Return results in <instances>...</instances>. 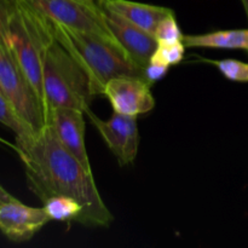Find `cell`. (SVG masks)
Listing matches in <instances>:
<instances>
[{
  "label": "cell",
  "mask_w": 248,
  "mask_h": 248,
  "mask_svg": "<svg viewBox=\"0 0 248 248\" xmlns=\"http://www.w3.org/2000/svg\"><path fill=\"white\" fill-rule=\"evenodd\" d=\"M14 149L24 165L29 189L43 202L53 196H68L82 206L79 224L107 228L114 222L92 171L63 147L48 124L29 138L16 140Z\"/></svg>",
  "instance_id": "1"
},
{
  "label": "cell",
  "mask_w": 248,
  "mask_h": 248,
  "mask_svg": "<svg viewBox=\"0 0 248 248\" xmlns=\"http://www.w3.org/2000/svg\"><path fill=\"white\" fill-rule=\"evenodd\" d=\"M51 24L55 38L89 75L92 96L103 94L106 84L114 78L125 75L145 78L144 68L136 63L118 41L55 22Z\"/></svg>",
  "instance_id": "2"
},
{
  "label": "cell",
  "mask_w": 248,
  "mask_h": 248,
  "mask_svg": "<svg viewBox=\"0 0 248 248\" xmlns=\"http://www.w3.org/2000/svg\"><path fill=\"white\" fill-rule=\"evenodd\" d=\"M53 39L50 19L23 0H11L4 43L43 104L44 53Z\"/></svg>",
  "instance_id": "3"
},
{
  "label": "cell",
  "mask_w": 248,
  "mask_h": 248,
  "mask_svg": "<svg viewBox=\"0 0 248 248\" xmlns=\"http://www.w3.org/2000/svg\"><path fill=\"white\" fill-rule=\"evenodd\" d=\"M90 78L57 39L46 47L43 60V99L45 115L53 108L86 110L92 98Z\"/></svg>",
  "instance_id": "4"
},
{
  "label": "cell",
  "mask_w": 248,
  "mask_h": 248,
  "mask_svg": "<svg viewBox=\"0 0 248 248\" xmlns=\"http://www.w3.org/2000/svg\"><path fill=\"white\" fill-rule=\"evenodd\" d=\"M0 89L34 131L38 132L46 125L45 109L40 97L4 41H0Z\"/></svg>",
  "instance_id": "5"
},
{
  "label": "cell",
  "mask_w": 248,
  "mask_h": 248,
  "mask_svg": "<svg viewBox=\"0 0 248 248\" xmlns=\"http://www.w3.org/2000/svg\"><path fill=\"white\" fill-rule=\"evenodd\" d=\"M51 22L115 40L104 21V10L89 0H23Z\"/></svg>",
  "instance_id": "6"
},
{
  "label": "cell",
  "mask_w": 248,
  "mask_h": 248,
  "mask_svg": "<svg viewBox=\"0 0 248 248\" xmlns=\"http://www.w3.org/2000/svg\"><path fill=\"white\" fill-rule=\"evenodd\" d=\"M90 121L99 131L106 144L118 159L120 166L132 164L140 147L137 116L123 115L114 111L108 120H102L90 108L85 110Z\"/></svg>",
  "instance_id": "7"
},
{
  "label": "cell",
  "mask_w": 248,
  "mask_h": 248,
  "mask_svg": "<svg viewBox=\"0 0 248 248\" xmlns=\"http://www.w3.org/2000/svg\"><path fill=\"white\" fill-rule=\"evenodd\" d=\"M152 85L142 77H118L107 82L103 96L108 98L115 113L138 116L149 113L155 107V98L150 91Z\"/></svg>",
  "instance_id": "8"
},
{
  "label": "cell",
  "mask_w": 248,
  "mask_h": 248,
  "mask_svg": "<svg viewBox=\"0 0 248 248\" xmlns=\"http://www.w3.org/2000/svg\"><path fill=\"white\" fill-rule=\"evenodd\" d=\"M48 222L44 207H31L17 199L0 203V232L14 242L28 241Z\"/></svg>",
  "instance_id": "9"
},
{
  "label": "cell",
  "mask_w": 248,
  "mask_h": 248,
  "mask_svg": "<svg viewBox=\"0 0 248 248\" xmlns=\"http://www.w3.org/2000/svg\"><path fill=\"white\" fill-rule=\"evenodd\" d=\"M85 111L75 108H53L46 113V124L58 140L87 170L92 171L85 145Z\"/></svg>",
  "instance_id": "10"
},
{
  "label": "cell",
  "mask_w": 248,
  "mask_h": 248,
  "mask_svg": "<svg viewBox=\"0 0 248 248\" xmlns=\"http://www.w3.org/2000/svg\"><path fill=\"white\" fill-rule=\"evenodd\" d=\"M104 10V21L110 33L119 44L125 48L136 63L145 68L159 43L154 35L138 28L114 12Z\"/></svg>",
  "instance_id": "11"
},
{
  "label": "cell",
  "mask_w": 248,
  "mask_h": 248,
  "mask_svg": "<svg viewBox=\"0 0 248 248\" xmlns=\"http://www.w3.org/2000/svg\"><path fill=\"white\" fill-rule=\"evenodd\" d=\"M101 6L127 19L138 28L155 35L157 26L164 18L174 12L171 9L142 4L130 0H101Z\"/></svg>",
  "instance_id": "12"
},
{
  "label": "cell",
  "mask_w": 248,
  "mask_h": 248,
  "mask_svg": "<svg viewBox=\"0 0 248 248\" xmlns=\"http://www.w3.org/2000/svg\"><path fill=\"white\" fill-rule=\"evenodd\" d=\"M186 47L248 50V29L218 31L200 35H183Z\"/></svg>",
  "instance_id": "13"
},
{
  "label": "cell",
  "mask_w": 248,
  "mask_h": 248,
  "mask_svg": "<svg viewBox=\"0 0 248 248\" xmlns=\"http://www.w3.org/2000/svg\"><path fill=\"white\" fill-rule=\"evenodd\" d=\"M43 203L44 210L50 220L80 223L84 210L79 201L75 199L68 196H53Z\"/></svg>",
  "instance_id": "14"
},
{
  "label": "cell",
  "mask_w": 248,
  "mask_h": 248,
  "mask_svg": "<svg viewBox=\"0 0 248 248\" xmlns=\"http://www.w3.org/2000/svg\"><path fill=\"white\" fill-rule=\"evenodd\" d=\"M0 123L14 131L16 135V140H26L36 132L19 115L14 104L7 99V97L1 91H0Z\"/></svg>",
  "instance_id": "15"
},
{
  "label": "cell",
  "mask_w": 248,
  "mask_h": 248,
  "mask_svg": "<svg viewBox=\"0 0 248 248\" xmlns=\"http://www.w3.org/2000/svg\"><path fill=\"white\" fill-rule=\"evenodd\" d=\"M154 36L157 43H159V45H167V44L183 41V33L179 29L174 14L170 15V16H167L166 18L160 22Z\"/></svg>",
  "instance_id": "16"
},
{
  "label": "cell",
  "mask_w": 248,
  "mask_h": 248,
  "mask_svg": "<svg viewBox=\"0 0 248 248\" xmlns=\"http://www.w3.org/2000/svg\"><path fill=\"white\" fill-rule=\"evenodd\" d=\"M227 79L237 82H248V63L237 60L210 61Z\"/></svg>",
  "instance_id": "17"
},
{
  "label": "cell",
  "mask_w": 248,
  "mask_h": 248,
  "mask_svg": "<svg viewBox=\"0 0 248 248\" xmlns=\"http://www.w3.org/2000/svg\"><path fill=\"white\" fill-rule=\"evenodd\" d=\"M184 51H186V45L183 41H179V43L167 44V45H159L155 53L171 67L182 62L184 57Z\"/></svg>",
  "instance_id": "18"
},
{
  "label": "cell",
  "mask_w": 248,
  "mask_h": 248,
  "mask_svg": "<svg viewBox=\"0 0 248 248\" xmlns=\"http://www.w3.org/2000/svg\"><path fill=\"white\" fill-rule=\"evenodd\" d=\"M169 68L170 65L167 64L161 57H159V56L154 52L152 57H150L148 64L145 65L144 68L145 78H147L152 84H154L155 81L162 79V78L166 75Z\"/></svg>",
  "instance_id": "19"
},
{
  "label": "cell",
  "mask_w": 248,
  "mask_h": 248,
  "mask_svg": "<svg viewBox=\"0 0 248 248\" xmlns=\"http://www.w3.org/2000/svg\"><path fill=\"white\" fill-rule=\"evenodd\" d=\"M11 0H0V41H4Z\"/></svg>",
  "instance_id": "20"
},
{
  "label": "cell",
  "mask_w": 248,
  "mask_h": 248,
  "mask_svg": "<svg viewBox=\"0 0 248 248\" xmlns=\"http://www.w3.org/2000/svg\"><path fill=\"white\" fill-rule=\"evenodd\" d=\"M14 199H15L14 196L10 195V194L7 193V191L5 190L1 186H0V203L6 202V201H11V200H14Z\"/></svg>",
  "instance_id": "21"
},
{
  "label": "cell",
  "mask_w": 248,
  "mask_h": 248,
  "mask_svg": "<svg viewBox=\"0 0 248 248\" xmlns=\"http://www.w3.org/2000/svg\"><path fill=\"white\" fill-rule=\"evenodd\" d=\"M241 1H242V5H244V9L245 11H246L247 18H248V0H241Z\"/></svg>",
  "instance_id": "22"
},
{
  "label": "cell",
  "mask_w": 248,
  "mask_h": 248,
  "mask_svg": "<svg viewBox=\"0 0 248 248\" xmlns=\"http://www.w3.org/2000/svg\"><path fill=\"white\" fill-rule=\"evenodd\" d=\"M89 1H92V2H97V4H99L101 2V0H89ZM101 5V4H99Z\"/></svg>",
  "instance_id": "23"
},
{
  "label": "cell",
  "mask_w": 248,
  "mask_h": 248,
  "mask_svg": "<svg viewBox=\"0 0 248 248\" xmlns=\"http://www.w3.org/2000/svg\"><path fill=\"white\" fill-rule=\"evenodd\" d=\"M0 142H4V143H5V140H1V138H0Z\"/></svg>",
  "instance_id": "24"
},
{
  "label": "cell",
  "mask_w": 248,
  "mask_h": 248,
  "mask_svg": "<svg viewBox=\"0 0 248 248\" xmlns=\"http://www.w3.org/2000/svg\"><path fill=\"white\" fill-rule=\"evenodd\" d=\"M0 91H1V89H0Z\"/></svg>",
  "instance_id": "25"
}]
</instances>
